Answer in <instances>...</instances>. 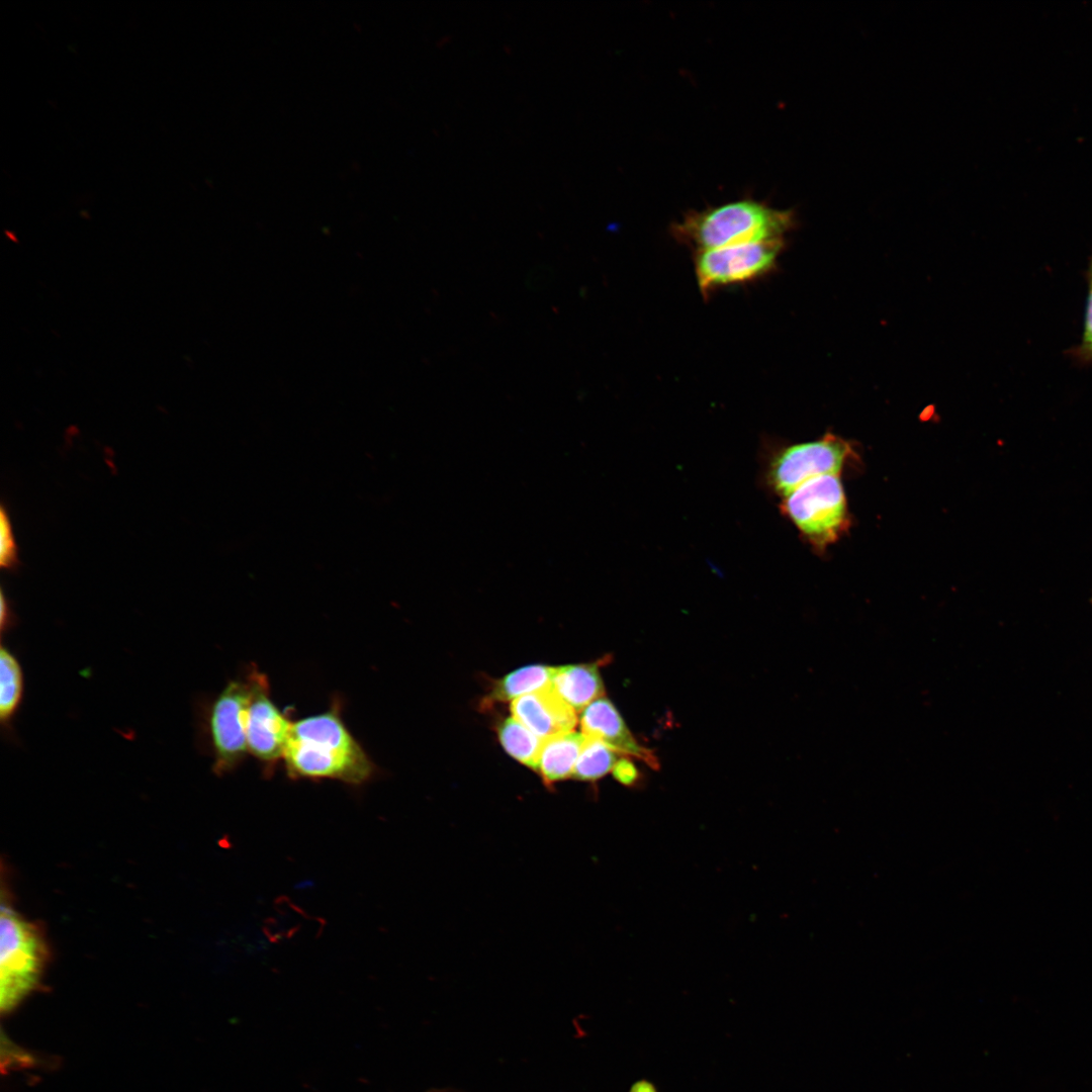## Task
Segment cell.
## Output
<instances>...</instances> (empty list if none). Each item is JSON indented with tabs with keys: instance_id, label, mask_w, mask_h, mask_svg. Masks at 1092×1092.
<instances>
[{
	"instance_id": "cell-1",
	"label": "cell",
	"mask_w": 1092,
	"mask_h": 1092,
	"mask_svg": "<svg viewBox=\"0 0 1092 1092\" xmlns=\"http://www.w3.org/2000/svg\"><path fill=\"white\" fill-rule=\"evenodd\" d=\"M282 764L291 780H333L351 786L364 785L378 772L347 727L338 698L326 711L292 721Z\"/></svg>"
},
{
	"instance_id": "cell-2",
	"label": "cell",
	"mask_w": 1092,
	"mask_h": 1092,
	"mask_svg": "<svg viewBox=\"0 0 1092 1092\" xmlns=\"http://www.w3.org/2000/svg\"><path fill=\"white\" fill-rule=\"evenodd\" d=\"M796 223L792 210L754 200H738L689 212L671 228L678 242L696 251L785 240Z\"/></svg>"
},
{
	"instance_id": "cell-3",
	"label": "cell",
	"mask_w": 1092,
	"mask_h": 1092,
	"mask_svg": "<svg viewBox=\"0 0 1092 1092\" xmlns=\"http://www.w3.org/2000/svg\"><path fill=\"white\" fill-rule=\"evenodd\" d=\"M49 946L39 925L2 904L0 918V1003L15 1008L35 987L49 962Z\"/></svg>"
},
{
	"instance_id": "cell-4",
	"label": "cell",
	"mask_w": 1092,
	"mask_h": 1092,
	"mask_svg": "<svg viewBox=\"0 0 1092 1092\" xmlns=\"http://www.w3.org/2000/svg\"><path fill=\"white\" fill-rule=\"evenodd\" d=\"M783 513L818 550L835 542L849 525L844 488L839 475L812 478L782 503Z\"/></svg>"
},
{
	"instance_id": "cell-5",
	"label": "cell",
	"mask_w": 1092,
	"mask_h": 1092,
	"mask_svg": "<svg viewBox=\"0 0 1092 1092\" xmlns=\"http://www.w3.org/2000/svg\"><path fill=\"white\" fill-rule=\"evenodd\" d=\"M251 694L249 669L243 677L229 680L206 706L204 728L217 776L233 771L249 754L246 720Z\"/></svg>"
},
{
	"instance_id": "cell-6",
	"label": "cell",
	"mask_w": 1092,
	"mask_h": 1092,
	"mask_svg": "<svg viewBox=\"0 0 1092 1092\" xmlns=\"http://www.w3.org/2000/svg\"><path fill=\"white\" fill-rule=\"evenodd\" d=\"M785 240L734 245L698 251L697 282L703 294L720 287L748 283L776 269Z\"/></svg>"
},
{
	"instance_id": "cell-7",
	"label": "cell",
	"mask_w": 1092,
	"mask_h": 1092,
	"mask_svg": "<svg viewBox=\"0 0 1092 1092\" xmlns=\"http://www.w3.org/2000/svg\"><path fill=\"white\" fill-rule=\"evenodd\" d=\"M851 454L848 442L833 434L783 449L769 467V482L783 496L822 475H839Z\"/></svg>"
},
{
	"instance_id": "cell-8",
	"label": "cell",
	"mask_w": 1092,
	"mask_h": 1092,
	"mask_svg": "<svg viewBox=\"0 0 1092 1092\" xmlns=\"http://www.w3.org/2000/svg\"><path fill=\"white\" fill-rule=\"evenodd\" d=\"M252 694L247 711L246 736L249 754L271 776L282 762L292 720L272 700L267 676L250 668Z\"/></svg>"
},
{
	"instance_id": "cell-9",
	"label": "cell",
	"mask_w": 1092,
	"mask_h": 1092,
	"mask_svg": "<svg viewBox=\"0 0 1092 1092\" xmlns=\"http://www.w3.org/2000/svg\"><path fill=\"white\" fill-rule=\"evenodd\" d=\"M581 733L597 739L618 753L634 756L652 768L658 767L654 753L642 746L633 736L613 703L602 697L581 711Z\"/></svg>"
},
{
	"instance_id": "cell-10",
	"label": "cell",
	"mask_w": 1092,
	"mask_h": 1092,
	"mask_svg": "<svg viewBox=\"0 0 1092 1092\" xmlns=\"http://www.w3.org/2000/svg\"><path fill=\"white\" fill-rule=\"evenodd\" d=\"M511 712L515 719L542 739L573 731L577 724L576 711L551 685L513 700Z\"/></svg>"
},
{
	"instance_id": "cell-11",
	"label": "cell",
	"mask_w": 1092,
	"mask_h": 1092,
	"mask_svg": "<svg viewBox=\"0 0 1092 1092\" xmlns=\"http://www.w3.org/2000/svg\"><path fill=\"white\" fill-rule=\"evenodd\" d=\"M599 662L555 667L551 687L576 712L604 697Z\"/></svg>"
},
{
	"instance_id": "cell-12",
	"label": "cell",
	"mask_w": 1092,
	"mask_h": 1092,
	"mask_svg": "<svg viewBox=\"0 0 1092 1092\" xmlns=\"http://www.w3.org/2000/svg\"><path fill=\"white\" fill-rule=\"evenodd\" d=\"M585 740L584 734L574 731L559 733L544 739L538 772L545 786L551 788L555 783L572 777L575 762Z\"/></svg>"
},
{
	"instance_id": "cell-13",
	"label": "cell",
	"mask_w": 1092,
	"mask_h": 1092,
	"mask_svg": "<svg viewBox=\"0 0 1092 1092\" xmlns=\"http://www.w3.org/2000/svg\"><path fill=\"white\" fill-rule=\"evenodd\" d=\"M555 667L535 664L516 669L495 680L487 695V704L513 701L551 685Z\"/></svg>"
},
{
	"instance_id": "cell-14",
	"label": "cell",
	"mask_w": 1092,
	"mask_h": 1092,
	"mask_svg": "<svg viewBox=\"0 0 1092 1092\" xmlns=\"http://www.w3.org/2000/svg\"><path fill=\"white\" fill-rule=\"evenodd\" d=\"M497 736L504 749L513 758L538 771L544 739L535 735L513 716L498 724Z\"/></svg>"
},
{
	"instance_id": "cell-15",
	"label": "cell",
	"mask_w": 1092,
	"mask_h": 1092,
	"mask_svg": "<svg viewBox=\"0 0 1092 1092\" xmlns=\"http://www.w3.org/2000/svg\"><path fill=\"white\" fill-rule=\"evenodd\" d=\"M0 667V720L3 726H9L22 701L24 679L18 659L3 644Z\"/></svg>"
},
{
	"instance_id": "cell-16",
	"label": "cell",
	"mask_w": 1092,
	"mask_h": 1092,
	"mask_svg": "<svg viewBox=\"0 0 1092 1092\" xmlns=\"http://www.w3.org/2000/svg\"><path fill=\"white\" fill-rule=\"evenodd\" d=\"M618 760V752L603 742L586 737L575 762L572 778L595 782L611 771Z\"/></svg>"
},
{
	"instance_id": "cell-17",
	"label": "cell",
	"mask_w": 1092,
	"mask_h": 1092,
	"mask_svg": "<svg viewBox=\"0 0 1092 1092\" xmlns=\"http://www.w3.org/2000/svg\"><path fill=\"white\" fill-rule=\"evenodd\" d=\"M20 566L18 546L12 529L9 511L2 503L0 508V567L15 572Z\"/></svg>"
},
{
	"instance_id": "cell-18",
	"label": "cell",
	"mask_w": 1092,
	"mask_h": 1092,
	"mask_svg": "<svg viewBox=\"0 0 1092 1092\" xmlns=\"http://www.w3.org/2000/svg\"><path fill=\"white\" fill-rule=\"evenodd\" d=\"M1081 351L1085 357L1092 359V259L1088 272V294Z\"/></svg>"
},
{
	"instance_id": "cell-19",
	"label": "cell",
	"mask_w": 1092,
	"mask_h": 1092,
	"mask_svg": "<svg viewBox=\"0 0 1092 1092\" xmlns=\"http://www.w3.org/2000/svg\"><path fill=\"white\" fill-rule=\"evenodd\" d=\"M614 778L622 785L631 787L639 780V771L629 758L618 759L612 769Z\"/></svg>"
},
{
	"instance_id": "cell-20",
	"label": "cell",
	"mask_w": 1092,
	"mask_h": 1092,
	"mask_svg": "<svg viewBox=\"0 0 1092 1092\" xmlns=\"http://www.w3.org/2000/svg\"><path fill=\"white\" fill-rule=\"evenodd\" d=\"M0 601H1L0 625H1V632L3 633V632L8 630L10 627H12L15 624V615H14V613L12 611L9 600L5 596L4 590L2 588H1V600Z\"/></svg>"
}]
</instances>
